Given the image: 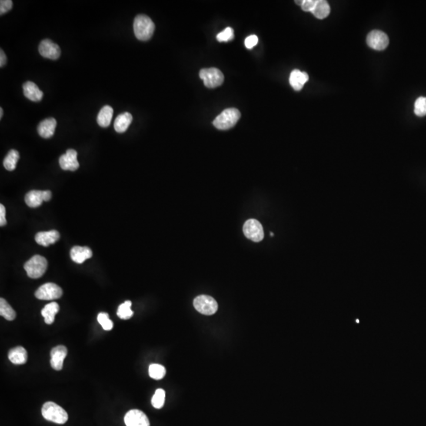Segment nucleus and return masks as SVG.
Listing matches in <instances>:
<instances>
[{
  "label": "nucleus",
  "instance_id": "obj_1",
  "mask_svg": "<svg viewBox=\"0 0 426 426\" xmlns=\"http://www.w3.org/2000/svg\"><path fill=\"white\" fill-rule=\"evenodd\" d=\"M134 31L135 37L139 41H148L154 35L155 24L149 17L139 14L134 18Z\"/></svg>",
  "mask_w": 426,
  "mask_h": 426
},
{
  "label": "nucleus",
  "instance_id": "obj_2",
  "mask_svg": "<svg viewBox=\"0 0 426 426\" xmlns=\"http://www.w3.org/2000/svg\"><path fill=\"white\" fill-rule=\"evenodd\" d=\"M41 412L45 419L56 424H65L68 420L67 411L53 402L44 403Z\"/></svg>",
  "mask_w": 426,
  "mask_h": 426
},
{
  "label": "nucleus",
  "instance_id": "obj_3",
  "mask_svg": "<svg viewBox=\"0 0 426 426\" xmlns=\"http://www.w3.org/2000/svg\"><path fill=\"white\" fill-rule=\"evenodd\" d=\"M241 117V113L236 108H227L221 112L213 121V125L216 128L226 131L232 128L236 125Z\"/></svg>",
  "mask_w": 426,
  "mask_h": 426
},
{
  "label": "nucleus",
  "instance_id": "obj_4",
  "mask_svg": "<svg viewBox=\"0 0 426 426\" xmlns=\"http://www.w3.org/2000/svg\"><path fill=\"white\" fill-rule=\"evenodd\" d=\"M24 268L26 271L27 275L32 279H38L44 275L48 268V261L42 256L35 255L28 260Z\"/></svg>",
  "mask_w": 426,
  "mask_h": 426
},
{
  "label": "nucleus",
  "instance_id": "obj_5",
  "mask_svg": "<svg viewBox=\"0 0 426 426\" xmlns=\"http://www.w3.org/2000/svg\"><path fill=\"white\" fill-rule=\"evenodd\" d=\"M199 76L207 88H217L222 85L224 81V74L215 67L201 70Z\"/></svg>",
  "mask_w": 426,
  "mask_h": 426
},
{
  "label": "nucleus",
  "instance_id": "obj_6",
  "mask_svg": "<svg viewBox=\"0 0 426 426\" xmlns=\"http://www.w3.org/2000/svg\"><path fill=\"white\" fill-rule=\"evenodd\" d=\"M194 306L197 311L204 315H212L218 310L217 301L208 295L197 296L194 299Z\"/></svg>",
  "mask_w": 426,
  "mask_h": 426
},
{
  "label": "nucleus",
  "instance_id": "obj_7",
  "mask_svg": "<svg viewBox=\"0 0 426 426\" xmlns=\"http://www.w3.org/2000/svg\"><path fill=\"white\" fill-rule=\"evenodd\" d=\"M243 232L249 239L258 242L264 238V229L258 220L250 219L243 225Z\"/></svg>",
  "mask_w": 426,
  "mask_h": 426
},
{
  "label": "nucleus",
  "instance_id": "obj_8",
  "mask_svg": "<svg viewBox=\"0 0 426 426\" xmlns=\"http://www.w3.org/2000/svg\"><path fill=\"white\" fill-rule=\"evenodd\" d=\"M63 290L55 284L48 283L38 288L35 293L37 298L41 300H55L61 298Z\"/></svg>",
  "mask_w": 426,
  "mask_h": 426
},
{
  "label": "nucleus",
  "instance_id": "obj_9",
  "mask_svg": "<svg viewBox=\"0 0 426 426\" xmlns=\"http://www.w3.org/2000/svg\"><path fill=\"white\" fill-rule=\"evenodd\" d=\"M367 41L370 48L377 51H382L388 46L389 38L382 31L374 30L368 34Z\"/></svg>",
  "mask_w": 426,
  "mask_h": 426
},
{
  "label": "nucleus",
  "instance_id": "obj_10",
  "mask_svg": "<svg viewBox=\"0 0 426 426\" xmlns=\"http://www.w3.org/2000/svg\"><path fill=\"white\" fill-rule=\"evenodd\" d=\"M51 192L49 190H32L26 194L25 197V203L31 208H37L42 204L43 201L51 200Z\"/></svg>",
  "mask_w": 426,
  "mask_h": 426
},
{
  "label": "nucleus",
  "instance_id": "obj_11",
  "mask_svg": "<svg viewBox=\"0 0 426 426\" xmlns=\"http://www.w3.org/2000/svg\"><path fill=\"white\" fill-rule=\"evenodd\" d=\"M127 426H150L149 420L146 414L139 410H131L124 417Z\"/></svg>",
  "mask_w": 426,
  "mask_h": 426
},
{
  "label": "nucleus",
  "instance_id": "obj_12",
  "mask_svg": "<svg viewBox=\"0 0 426 426\" xmlns=\"http://www.w3.org/2000/svg\"><path fill=\"white\" fill-rule=\"evenodd\" d=\"M39 52L44 58L52 60L58 59L61 55L59 46L50 40L41 41L39 45Z\"/></svg>",
  "mask_w": 426,
  "mask_h": 426
},
{
  "label": "nucleus",
  "instance_id": "obj_13",
  "mask_svg": "<svg viewBox=\"0 0 426 426\" xmlns=\"http://www.w3.org/2000/svg\"><path fill=\"white\" fill-rule=\"evenodd\" d=\"M59 165L64 171H74L79 167L78 153L74 149H68L59 158Z\"/></svg>",
  "mask_w": 426,
  "mask_h": 426
},
{
  "label": "nucleus",
  "instance_id": "obj_14",
  "mask_svg": "<svg viewBox=\"0 0 426 426\" xmlns=\"http://www.w3.org/2000/svg\"><path fill=\"white\" fill-rule=\"evenodd\" d=\"M67 355V349L64 346H57L51 351V366L54 370L60 371L64 367V361Z\"/></svg>",
  "mask_w": 426,
  "mask_h": 426
},
{
  "label": "nucleus",
  "instance_id": "obj_15",
  "mask_svg": "<svg viewBox=\"0 0 426 426\" xmlns=\"http://www.w3.org/2000/svg\"><path fill=\"white\" fill-rule=\"evenodd\" d=\"M57 121L54 118H48L43 120L37 127V131L41 137L50 138L55 134Z\"/></svg>",
  "mask_w": 426,
  "mask_h": 426
},
{
  "label": "nucleus",
  "instance_id": "obj_16",
  "mask_svg": "<svg viewBox=\"0 0 426 426\" xmlns=\"http://www.w3.org/2000/svg\"><path fill=\"white\" fill-rule=\"evenodd\" d=\"M59 238V233L55 230H52V231L37 233L35 236V240L39 245L46 247L56 242Z\"/></svg>",
  "mask_w": 426,
  "mask_h": 426
},
{
  "label": "nucleus",
  "instance_id": "obj_17",
  "mask_svg": "<svg viewBox=\"0 0 426 426\" xmlns=\"http://www.w3.org/2000/svg\"><path fill=\"white\" fill-rule=\"evenodd\" d=\"M309 81V75L299 70H294L290 75V84L295 91L302 89L303 86Z\"/></svg>",
  "mask_w": 426,
  "mask_h": 426
},
{
  "label": "nucleus",
  "instance_id": "obj_18",
  "mask_svg": "<svg viewBox=\"0 0 426 426\" xmlns=\"http://www.w3.org/2000/svg\"><path fill=\"white\" fill-rule=\"evenodd\" d=\"M24 95L34 102H39L42 100L43 92L35 83L26 81L23 85Z\"/></svg>",
  "mask_w": 426,
  "mask_h": 426
},
{
  "label": "nucleus",
  "instance_id": "obj_19",
  "mask_svg": "<svg viewBox=\"0 0 426 426\" xmlns=\"http://www.w3.org/2000/svg\"><path fill=\"white\" fill-rule=\"evenodd\" d=\"M93 256L92 250L88 247H74L71 251V257L73 261L78 264H82Z\"/></svg>",
  "mask_w": 426,
  "mask_h": 426
},
{
  "label": "nucleus",
  "instance_id": "obj_20",
  "mask_svg": "<svg viewBox=\"0 0 426 426\" xmlns=\"http://www.w3.org/2000/svg\"><path fill=\"white\" fill-rule=\"evenodd\" d=\"M10 361L15 364H23L28 359L26 350L22 347H16L11 349L8 354Z\"/></svg>",
  "mask_w": 426,
  "mask_h": 426
},
{
  "label": "nucleus",
  "instance_id": "obj_21",
  "mask_svg": "<svg viewBox=\"0 0 426 426\" xmlns=\"http://www.w3.org/2000/svg\"><path fill=\"white\" fill-rule=\"evenodd\" d=\"M132 121L133 117L131 113L125 112L120 114L115 118V124H114L115 131L117 133H120V134L126 132Z\"/></svg>",
  "mask_w": 426,
  "mask_h": 426
},
{
  "label": "nucleus",
  "instance_id": "obj_22",
  "mask_svg": "<svg viewBox=\"0 0 426 426\" xmlns=\"http://www.w3.org/2000/svg\"><path fill=\"white\" fill-rule=\"evenodd\" d=\"M59 310L58 303L51 302L45 306L41 310V315L44 317V321L47 324H51L55 321V315Z\"/></svg>",
  "mask_w": 426,
  "mask_h": 426
},
{
  "label": "nucleus",
  "instance_id": "obj_23",
  "mask_svg": "<svg viewBox=\"0 0 426 426\" xmlns=\"http://www.w3.org/2000/svg\"><path fill=\"white\" fill-rule=\"evenodd\" d=\"M113 113H114V111H113V108H111V106H104L97 115V123H98L99 126L104 127V128L109 127L111 118H112Z\"/></svg>",
  "mask_w": 426,
  "mask_h": 426
},
{
  "label": "nucleus",
  "instance_id": "obj_24",
  "mask_svg": "<svg viewBox=\"0 0 426 426\" xmlns=\"http://www.w3.org/2000/svg\"><path fill=\"white\" fill-rule=\"evenodd\" d=\"M311 13L318 19H324L329 15V4L325 0H317V4Z\"/></svg>",
  "mask_w": 426,
  "mask_h": 426
},
{
  "label": "nucleus",
  "instance_id": "obj_25",
  "mask_svg": "<svg viewBox=\"0 0 426 426\" xmlns=\"http://www.w3.org/2000/svg\"><path fill=\"white\" fill-rule=\"evenodd\" d=\"M19 157V153L17 150H11L4 159V166L6 169L10 171H14L16 168Z\"/></svg>",
  "mask_w": 426,
  "mask_h": 426
},
{
  "label": "nucleus",
  "instance_id": "obj_26",
  "mask_svg": "<svg viewBox=\"0 0 426 426\" xmlns=\"http://www.w3.org/2000/svg\"><path fill=\"white\" fill-rule=\"evenodd\" d=\"M0 315L7 321H13L16 317V313L4 298L0 299Z\"/></svg>",
  "mask_w": 426,
  "mask_h": 426
},
{
  "label": "nucleus",
  "instance_id": "obj_27",
  "mask_svg": "<svg viewBox=\"0 0 426 426\" xmlns=\"http://www.w3.org/2000/svg\"><path fill=\"white\" fill-rule=\"evenodd\" d=\"M131 305H132V303L131 301H127L118 307L117 315L120 319L128 320V319L133 317L134 312L131 310Z\"/></svg>",
  "mask_w": 426,
  "mask_h": 426
},
{
  "label": "nucleus",
  "instance_id": "obj_28",
  "mask_svg": "<svg viewBox=\"0 0 426 426\" xmlns=\"http://www.w3.org/2000/svg\"><path fill=\"white\" fill-rule=\"evenodd\" d=\"M148 374L154 380H161L166 375V369L161 364H151L148 368Z\"/></svg>",
  "mask_w": 426,
  "mask_h": 426
},
{
  "label": "nucleus",
  "instance_id": "obj_29",
  "mask_svg": "<svg viewBox=\"0 0 426 426\" xmlns=\"http://www.w3.org/2000/svg\"><path fill=\"white\" fill-rule=\"evenodd\" d=\"M165 403V391L164 390L157 389L151 399V405L156 409H161Z\"/></svg>",
  "mask_w": 426,
  "mask_h": 426
},
{
  "label": "nucleus",
  "instance_id": "obj_30",
  "mask_svg": "<svg viewBox=\"0 0 426 426\" xmlns=\"http://www.w3.org/2000/svg\"><path fill=\"white\" fill-rule=\"evenodd\" d=\"M414 113L419 117L426 115V97H421L417 99L414 104Z\"/></svg>",
  "mask_w": 426,
  "mask_h": 426
},
{
  "label": "nucleus",
  "instance_id": "obj_31",
  "mask_svg": "<svg viewBox=\"0 0 426 426\" xmlns=\"http://www.w3.org/2000/svg\"><path fill=\"white\" fill-rule=\"evenodd\" d=\"M97 321L105 331H110L113 328V322L109 319V315L107 313H100L97 316Z\"/></svg>",
  "mask_w": 426,
  "mask_h": 426
},
{
  "label": "nucleus",
  "instance_id": "obj_32",
  "mask_svg": "<svg viewBox=\"0 0 426 426\" xmlns=\"http://www.w3.org/2000/svg\"><path fill=\"white\" fill-rule=\"evenodd\" d=\"M234 37V30L231 27H227L217 36V39L220 42H227V41H232Z\"/></svg>",
  "mask_w": 426,
  "mask_h": 426
},
{
  "label": "nucleus",
  "instance_id": "obj_33",
  "mask_svg": "<svg viewBox=\"0 0 426 426\" xmlns=\"http://www.w3.org/2000/svg\"><path fill=\"white\" fill-rule=\"evenodd\" d=\"M13 2L11 0H1L0 1V14L1 15L12 9Z\"/></svg>",
  "mask_w": 426,
  "mask_h": 426
},
{
  "label": "nucleus",
  "instance_id": "obj_34",
  "mask_svg": "<svg viewBox=\"0 0 426 426\" xmlns=\"http://www.w3.org/2000/svg\"><path fill=\"white\" fill-rule=\"evenodd\" d=\"M258 43V37L256 35L249 36L245 40V45L248 49H252Z\"/></svg>",
  "mask_w": 426,
  "mask_h": 426
},
{
  "label": "nucleus",
  "instance_id": "obj_35",
  "mask_svg": "<svg viewBox=\"0 0 426 426\" xmlns=\"http://www.w3.org/2000/svg\"><path fill=\"white\" fill-rule=\"evenodd\" d=\"M317 0H304L303 1L302 5L301 6V9L304 11H310L314 9L316 4H317Z\"/></svg>",
  "mask_w": 426,
  "mask_h": 426
},
{
  "label": "nucleus",
  "instance_id": "obj_36",
  "mask_svg": "<svg viewBox=\"0 0 426 426\" xmlns=\"http://www.w3.org/2000/svg\"><path fill=\"white\" fill-rule=\"evenodd\" d=\"M6 224H7V220H6L5 207L3 204H0V226L4 227Z\"/></svg>",
  "mask_w": 426,
  "mask_h": 426
},
{
  "label": "nucleus",
  "instance_id": "obj_37",
  "mask_svg": "<svg viewBox=\"0 0 426 426\" xmlns=\"http://www.w3.org/2000/svg\"><path fill=\"white\" fill-rule=\"evenodd\" d=\"M7 56L3 49L0 50V67H4L7 64Z\"/></svg>",
  "mask_w": 426,
  "mask_h": 426
},
{
  "label": "nucleus",
  "instance_id": "obj_38",
  "mask_svg": "<svg viewBox=\"0 0 426 426\" xmlns=\"http://www.w3.org/2000/svg\"><path fill=\"white\" fill-rule=\"evenodd\" d=\"M3 115H4V110L1 108H0V118H3Z\"/></svg>",
  "mask_w": 426,
  "mask_h": 426
},
{
  "label": "nucleus",
  "instance_id": "obj_39",
  "mask_svg": "<svg viewBox=\"0 0 426 426\" xmlns=\"http://www.w3.org/2000/svg\"><path fill=\"white\" fill-rule=\"evenodd\" d=\"M303 1L304 0H301V1H295L296 4H298V5H302Z\"/></svg>",
  "mask_w": 426,
  "mask_h": 426
}]
</instances>
